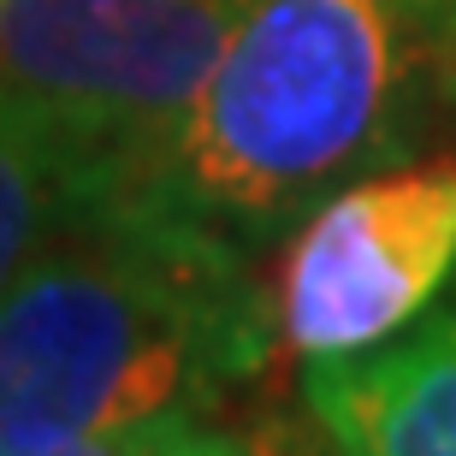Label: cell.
<instances>
[{"instance_id":"1","label":"cell","mask_w":456,"mask_h":456,"mask_svg":"<svg viewBox=\"0 0 456 456\" xmlns=\"http://www.w3.org/2000/svg\"><path fill=\"white\" fill-rule=\"evenodd\" d=\"M456 107V0H249L125 208L261 255Z\"/></svg>"},{"instance_id":"2","label":"cell","mask_w":456,"mask_h":456,"mask_svg":"<svg viewBox=\"0 0 456 456\" xmlns=\"http://www.w3.org/2000/svg\"><path fill=\"white\" fill-rule=\"evenodd\" d=\"M279 344L243 249L113 208L0 297V439L214 421Z\"/></svg>"},{"instance_id":"3","label":"cell","mask_w":456,"mask_h":456,"mask_svg":"<svg viewBox=\"0 0 456 456\" xmlns=\"http://www.w3.org/2000/svg\"><path fill=\"white\" fill-rule=\"evenodd\" d=\"M249 0H0V89L131 190Z\"/></svg>"},{"instance_id":"4","label":"cell","mask_w":456,"mask_h":456,"mask_svg":"<svg viewBox=\"0 0 456 456\" xmlns=\"http://www.w3.org/2000/svg\"><path fill=\"white\" fill-rule=\"evenodd\" d=\"M456 285V154L350 178L308 208L279 261L290 355H350L397 338Z\"/></svg>"},{"instance_id":"5","label":"cell","mask_w":456,"mask_h":456,"mask_svg":"<svg viewBox=\"0 0 456 456\" xmlns=\"http://www.w3.org/2000/svg\"><path fill=\"white\" fill-rule=\"evenodd\" d=\"M297 391L368 456H456V297L386 344L308 355Z\"/></svg>"},{"instance_id":"6","label":"cell","mask_w":456,"mask_h":456,"mask_svg":"<svg viewBox=\"0 0 456 456\" xmlns=\"http://www.w3.org/2000/svg\"><path fill=\"white\" fill-rule=\"evenodd\" d=\"M125 208V184L60 125L0 89V297L48 249Z\"/></svg>"},{"instance_id":"7","label":"cell","mask_w":456,"mask_h":456,"mask_svg":"<svg viewBox=\"0 0 456 456\" xmlns=\"http://www.w3.org/2000/svg\"><path fill=\"white\" fill-rule=\"evenodd\" d=\"M237 433L249 439L255 456H368V451H355L338 427H326L321 415L308 409V397H297V403H267L249 427H237Z\"/></svg>"},{"instance_id":"8","label":"cell","mask_w":456,"mask_h":456,"mask_svg":"<svg viewBox=\"0 0 456 456\" xmlns=\"http://www.w3.org/2000/svg\"><path fill=\"white\" fill-rule=\"evenodd\" d=\"M178 421L154 427H95V433H30V439H0V456H154Z\"/></svg>"},{"instance_id":"9","label":"cell","mask_w":456,"mask_h":456,"mask_svg":"<svg viewBox=\"0 0 456 456\" xmlns=\"http://www.w3.org/2000/svg\"><path fill=\"white\" fill-rule=\"evenodd\" d=\"M154 456H255L249 439L237 433V427H220V421H178L160 439Z\"/></svg>"}]
</instances>
